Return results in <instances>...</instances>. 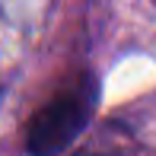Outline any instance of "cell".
<instances>
[{
	"instance_id": "6da1fadb",
	"label": "cell",
	"mask_w": 156,
	"mask_h": 156,
	"mask_svg": "<svg viewBox=\"0 0 156 156\" xmlns=\"http://www.w3.org/2000/svg\"><path fill=\"white\" fill-rule=\"evenodd\" d=\"M99 102V83L93 73H83L67 89L54 93L38 112L26 121L23 147L29 156H61L76 144L93 121Z\"/></svg>"
},
{
	"instance_id": "7a4b0ae2",
	"label": "cell",
	"mask_w": 156,
	"mask_h": 156,
	"mask_svg": "<svg viewBox=\"0 0 156 156\" xmlns=\"http://www.w3.org/2000/svg\"><path fill=\"white\" fill-rule=\"evenodd\" d=\"M80 156H127V153H121V150H86Z\"/></svg>"
}]
</instances>
